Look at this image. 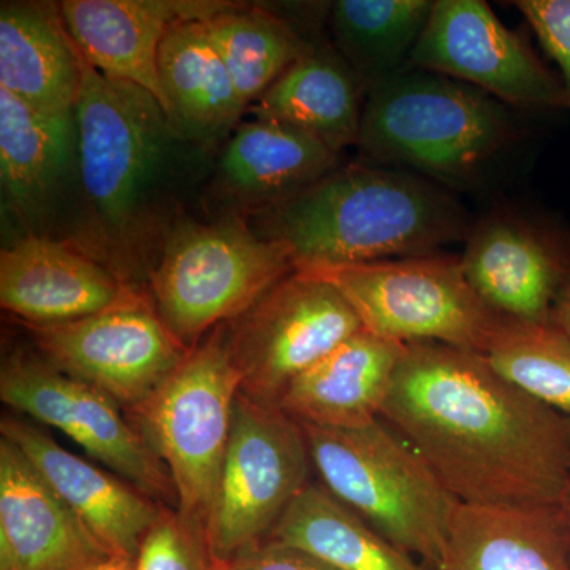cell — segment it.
Wrapping results in <instances>:
<instances>
[{
	"label": "cell",
	"instance_id": "52a82bcc",
	"mask_svg": "<svg viewBox=\"0 0 570 570\" xmlns=\"http://www.w3.org/2000/svg\"><path fill=\"white\" fill-rule=\"evenodd\" d=\"M305 273L335 285L366 332L403 344L436 343L485 354L504 321L475 294L460 258L449 255Z\"/></svg>",
	"mask_w": 570,
	"mask_h": 570
},
{
	"label": "cell",
	"instance_id": "ac0fdd59",
	"mask_svg": "<svg viewBox=\"0 0 570 570\" xmlns=\"http://www.w3.org/2000/svg\"><path fill=\"white\" fill-rule=\"evenodd\" d=\"M135 295L105 266L66 243L32 235L0 254V305L26 324L77 321Z\"/></svg>",
	"mask_w": 570,
	"mask_h": 570
},
{
	"label": "cell",
	"instance_id": "9a60e30c",
	"mask_svg": "<svg viewBox=\"0 0 570 570\" xmlns=\"http://www.w3.org/2000/svg\"><path fill=\"white\" fill-rule=\"evenodd\" d=\"M110 558L24 453L0 439V570H91Z\"/></svg>",
	"mask_w": 570,
	"mask_h": 570
},
{
	"label": "cell",
	"instance_id": "30bf717a",
	"mask_svg": "<svg viewBox=\"0 0 570 570\" xmlns=\"http://www.w3.org/2000/svg\"><path fill=\"white\" fill-rule=\"evenodd\" d=\"M362 330L354 307L328 279L292 273L227 324L243 395L277 407L299 374Z\"/></svg>",
	"mask_w": 570,
	"mask_h": 570
},
{
	"label": "cell",
	"instance_id": "603a6c76",
	"mask_svg": "<svg viewBox=\"0 0 570 570\" xmlns=\"http://www.w3.org/2000/svg\"><path fill=\"white\" fill-rule=\"evenodd\" d=\"M366 89L333 48L307 47L255 102V119L294 127L340 154L356 146Z\"/></svg>",
	"mask_w": 570,
	"mask_h": 570
},
{
	"label": "cell",
	"instance_id": "2e32d148",
	"mask_svg": "<svg viewBox=\"0 0 570 570\" xmlns=\"http://www.w3.org/2000/svg\"><path fill=\"white\" fill-rule=\"evenodd\" d=\"M227 6L200 0H66L59 11L89 66L145 89L167 115L159 51L168 29L179 21L208 20Z\"/></svg>",
	"mask_w": 570,
	"mask_h": 570
},
{
	"label": "cell",
	"instance_id": "4dcf8cb0",
	"mask_svg": "<svg viewBox=\"0 0 570 570\" xmlns=\"http://www.w3.org/2000/svg\"><path fill=\"white\" fill-rule=\"evenodd\" d=\"M515 7L560 69L570 104V0H520Z\"/></svg>",
	"mask_w": 570,
	"mask_h": 570
},
{
	"label": "cell",
	"instance_id": "d6a6232c",
	"mask_svg": "<svg viewBox=\"0 0 570 570\" xmlns=\"http://www.w3.org/2000/svg\"><path fill=\"white\" fill-rule=\"evenodd\" d=\"M551 322L570 337V277L554 303Z\"/></svg>",
	"mask_w": 570,
	"mask_h": 570
},
{
	"label": "cell",
	"instance_id": "8fae6325",
	"mask_svg": "<svg viewBox=\"0 0 570 570\" xmlns=\"http://www.w3.org/2000/svg\"><path fill=\"white\" fill-rule=\"evenodd\" d=\"M0 400L14 412L62 431L146 497L178 508L170 472L124 417L122 407L100 390L67 376L40 354L14 351L0 370Z\"/></svg>",
	"mask_w": 570,
	"mask_h": 570
},
{
	"label": "cell",
	"instance_id": "ba28073f",
	"mask_svg": "<svg viewBox=\"0 0 570 570\" xmlns=\"http://www.w3.org/2000/svg\"><path fill=\"white\" fill-rule=\"evenodd\" d=\"M305 431L239 392L206 539L217 566L261 546L311 482Z\"/></svg>",
	"mask_w": 570,
	"mask_h": 570
},
{
	"label": "cell",
	"instance_id": "7402d4cb",
	"mask_svg": "<svg viewBox=\"0 0 570 570\" xmlns=\"http://www.w3.org/2000/svg\"><path fill=\"white\" fill-rule=\"evenodd\" d=\"M340 154L285 124L254 119L236 127L219 175L239 202L268 209L337 170Z\"/></svg>",
	"mask_w": 570,
	"mask_h": 570
},
{
	"label": "cell",
	"instance_id": "83f0119b",
	"mask_svg": "<svg viewBox=\"0 0 570 570\" xmlns=\"http://www.w3.org/2000/svg\"><path fill=\"white\" fill-rule=\"evenodd\" d=\"M205 26L246 105L257 102L309 47L287 22L262 9L228 3Z\"/></svg>",
	"mask_w": 570,
	"mask_h": 570
},
{
	"label": "cell",
	"instance_id": "1f68e13d",
	"mask_svg": "<svg viewBox=\"0 0 570 570\" xmlns=\"http://www.w3.org/2000/svg\"><path fill=\"white\" fill-rule=\"evenodd\" d=\"M217 570H336L306 551L265 540Z\"/></svg>",
	"mask_w": 570,
	"mask_h": 570
},
{
	"label": "cell",
	"instance_id": "4fadbf2b",
	"mask_svg": "<svg viewBox=\"0 0 570 570\" xmlns=\"http://www.w3.org/2000/svg\"><path fill=\"white\" fill-rule=\"evenodd\" d=\"M409 67L523 108H568L561 78L482 0H436Z\"/></svg>",
	"mask_w": 570,
	"mask_h": 570
},
{
	"label": "cell",
	"instance_id": "4316f807",
	"mask_svg": "<svg viewBox=\"0 0 570 570\" xmlns=\"http://www.w3.org/2000/svg\"><path fill=\"white\" fill-rule=\"evenodd\" d=\"M431 0H337L330 29L341 58L366 92L406 70L430 20Z\"/></svg>",
	"mask_w": 570,
	"mask_h": 570
},
{
	"label": "cell",
	"instance_id": "5bb4252c",
	"mask_svg": "<svg viewBox=\"0 0 570 570\" xmlns=\"http://www.w3.org/2000/svg\"><path fill=\"white\" fill-rule=\"evenodd\" d=\"M464 276L493 313L523 324H550L570 277V255L517 217L497 214L468 236Z\"/></svg>",
	"mask_w": 570,
	"mask_h": 570
},
{
	"label": "cell",
	"instance_id": "8992f818",
	"mask_svg": "<svg viewBox=\"0 0 570 570\" xmlns=\"http://www.w3.org/2000/svg\"><path fill=\"white\" fill-rule=\"evenodd\" d=\"M294 272L283 246L239 220L183 225L168 236L154 269V307L171 335L193 348Z\"/></svg>",
	"mask_w": 570,
	"mask_h": 570
},
{
	"label": "cell",
	"instance_id": "44dd1931",
	"mask_svg": "<svg viewBox=\"0 0 570 570\" xmlns=\"http://www.w3.org/2000/svg\"><path fill=\"white\" fill-rule=\"evenodd\" d=\"M81 86L80 52L59 7L3 2L0 88L45 112L73 111Z\"/></svg>",
	"mask_w": 570,
	"mask_h": 570
},
{
	"label": "cell",
	"instance_id": "f1b7e54d",
	"mask_svg": "<svg viewBox=\"0 0 570 570\" xmlns=\"http://www.w3.org/2000/svg\"><path fill=\"white\" fill-rule=\"evenodd\" d=\"M483 355L510 384L570 419V337L553 322L504 318Z\"/></svg>",
	"mask_w": 570,
	"mask_h": 570
},
{
	"label": "cell",
	"instance_id": "cb8c5ba5",
	"mask_svg": "<svg viewBox=\"0 0 570 570\" xmlns=\"http://www.w3.org/2000/svg\"><path fill=\"white\" fill-rule=\"evenodd\" d=\"M80 165L73 111L45 112L0 88V179L9 204L39 216Z\"/></svg>",
	"mask_w": 570,
	"mask_h": 570
},
{
	"label": "cell",
	"instance_id": "f546056e",
	"mask_svg": "<svg viewBox=\"0 0 570 570\" xmlns=\"http://www.w3.org/2000/svg\"><path fill=\"white\" fill-rule=\"evenodd\" d=\"M134 570H217L206 531L178 512L165 508L134 560Z\"/></svg>",
	"mask_w": 570,
	"mask_h": 570
},
{
	"label": "cell",
	"instance_id": "d6986e66",
	"mask_svg": "<svg viewBox=\"0 0 570 570\" xmlns=\"http://www.w3.org/2000/svg\"><path fill=\"white\" fill-rule=\"evenodd\" d=\"M407 344L362 330L285 389L277 407L302 425L358 428L381 419Z\"/></svg>",
	"mask_w": 570,
	"mask_h": 570
},
{
	"label": "cell",
	"instance_id": "e0dca14e",
	"mask_svg": "<svg viewBox=\"0 0 570 570\" xmlns=\"http://www.w3.org/2000/svg\"><path fill=\"white\" fill-rule=\"evenodd\" d=\"M0 433L24 453L111 557L135 560L165 505L63 449L29 420L6 415Z\"/></svg>",
	"mask_w": 570,
	"mask_h": 570
},
{
	"label": "cell",
	"instance_id": "7a4b0ae2",
	"mask_svg": "<svg viewBox=\"0 0 570 570\" xmlns=\"http://www.w3.org/2000/svg\"><path fill=\"white\" fill-rule=\"evenodd\" d=\"M264 230L295 272L419 257L471 234L466 212L448 193L371 164L337 168L268 209Z\"/></svg>",
	"mask_w": 570,
	"mask_h": 570
},
{
	"label": "cell",
	"instance_id": "7c38bea8",
	"mask_svg": "<svg viewBox=\"0 0 570 570\" xmlns=\"http://www.w3.org/2000/svg\"><path fill=\"white\" fill-rule=\"evenodd\" d=\"M26 325L41 358L100 390L130 414L190 351L171 335L156 307L138 295L77 321Z\"/></svg>",
	"mask_w": 570,
	"mask_h": 570
},
{
	"label": "cell",
	"instance_id": "d4e9b609",
	"mask_svg": "<svg viewBox=\"0 0 570 570\" xmlns=\"http://www.w3.org/2000/svg\"><path fill=\"white\" fill-rule=\"evenodd\" d=\"M159 80L168 121L184 137L216 141L235 132L247 105L236 91L205 21H179L160 45Z\"/></svg>",
	"mask_w": 570,
	"mask_h": 570
},
{
	"label": "cell",
	"instance_id": "ffe728a7",
	"mask_svg": "<svg viewBox=\"0 0 570 570\" xmlns=\"http://www.w3.org/2000/svg\"><path fill=\"white\" fill-rule=\"evenodd\" d=\"M436 570H570L560 510L460 504Z\"/></svg>",
	"mask_w": 570,
	"mask_h": 570
},
{
	"label": "cell",
	"instance_id": "9c48e42d",
	"mask_svg": "<svg viewBox=\"0 0 570 570\" xmlns=\"http://www.w3.org/2000/svg\"><path fill=\"white\" fill-rule=\"evenodd\" d=\"M80 61L75 118L82 187L104 224L122 234L159 181L176 130L151 94L105 77L81 55Z\"/></svg>",
	"mask_w": 570,
	"mask_h": 570
},
{
	"label": "cell",
	"instance_id": "e575fe53",
	"mask_svg": "<svg viewBox=\"0 0 570 570\" xmlns=\"http://www.w3.org/2000/svg\"><path fill=\"white\" fill-rule=\"evenodd\" d=\"M91 570H134V560L112 557L110 560L102 562V564L96 566V568H92Z\"/></svg>",
	"mask_w": 570,
	"mask_h": 570
},
{
	"label": "cell",
	"instance_id": "6da1fadb",
	"mask_svg": "<svg viewBox=\"0 0 570 570\" xmlns=\"http://www.w3.org/2000/svg\"><path fill=\"white\" fill-rule=\"evenodd\" d=\"M381 419L460 504H560L570 475V419L510 384L479 352L407 344Z\"/></svg>",
	"mask_w": 570,
	"mask_h": 570
},
{
	"label": "cell",
	"instance_id": "836d02e7",
	"mask_svg": "<svg viewBox=\"0 0 570 570\" xmlns=\"http://www.w3.org/2000/svg\"><path fill=\"white\" fill-rule=\"evenodd\" d=\"M558 510H560L562 524H564L566 534H568L570 542V475L564 493H562L560 504H558Z\"/></svg>",
	"mask_w": 570,
	"mask_h": 570
},
{
	"label": "cell",
	"instance_id": "484cf974",
	"mask_svg": "<svg viewBox=\"0 0 570 570\" xmlns=\"http://www.w3.org/2000/svg\"><path fill=\"white\" fill-rule=\"evenodd\" d=\"M266 540L306 551L336 570H431L316 482L307 483Z\"/></svg>",
	"mask_w": 570,
	"mask_h": 570
},
{
	"label": "cell",
	"instance_id": "5b68a950",
	"mask_svg": "<svg viewBox=\"0 0 570 570\" xmlns=\"http://www.w3.org/2000/svg\"><path fill=\"white\" fill-rule=\"evenodd\" d=\"M242 376L227 324L190 348L178 367L134 414V426L170 472L178 512L200 524L212 513Z\"/></svg>",
	"mask_w": 570,
	"mask_h": 570
},
{
	"label": "cell",
	"instance_id": "277c9868",
	"mask_svg": "<svg viewBox=\"0 0 570 570\" xmlns=\"http://www.w3.org/2000/svg\"><path fill=\"white\" fill-rule=\"evenodd\" d=\"M302 428L322 485L397 549L436 570L460 502L417 450L382 419L346 430Z\"/></svg>",
	"mask_w": 570,
	"mask_h": 570
},
{
	"label": "cell",
	"instance_id": "3957f363",
	"mask_svg": "<svg viewBox=\"0 0 570 570\" xmlns=\"http://www.w3.org/2000/svg\"><path fill=\"white\" fill-rule=\"evenodd\" d=\"M513 138L515 122L504 104L453 78L407 67L366 92L356 148L371 165L464 186Z\"/></svg>",
	"mask_w": 570,
	"mask_h": 570
}]
</instances>
